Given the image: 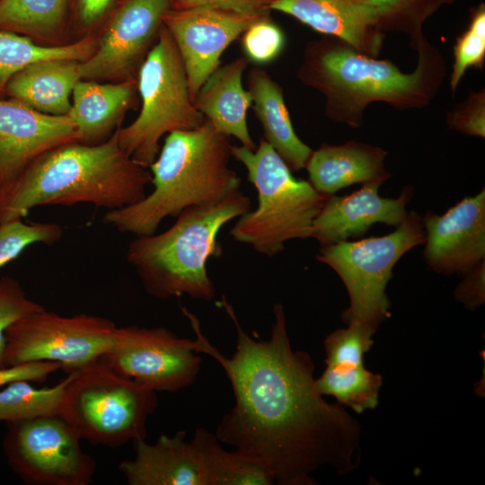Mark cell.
Instances as JSON below:
<instances>
[{"instance_id": "6da1fadb", "label": "cell", "mask_w": 485, "mask_h": 485, "mask_svg": "<svg viewBox=\"0 0 485 485\" xmlns=\"http://www.w3.org/2000/svg\"><path fill=\"white\" fill-rule=\"evenodd\" d=\"M217 304L235 327L231 357L208 341L191 312L181 311L196 336L194 350L216 359L232 385L234 405L216 429L219 442L260 460L280 485L316 484L312 474L324 466L340 475L357 468L360 425L318 392L310 355L291 347L283 305L273 307L270 338L258 340L241 327L225 296Z\"/></svg>"}, {"instance_id": "7a4b0ae2", "label": "cell", "mask_w": 485, "mask_h": 485, "mask_svg": "<svg viewBox=\"0 0 485 485\" xmlns=\"http://www.w3.org/2000/svg\"><path fill=\"white\" fill-rule=\"evenodd\" d=\"M411 48L418 53L417 65L404 73L391 60L325 36L307 43L297 77L323 95L329 119L357 128L371 103L405 110L425 108L436 97L446 75L444 56L425 35Z\"/></svg>"}, {"instance_id": "3957f363", "label": "cell", "mask_w": 485, "mask_h": 485, "mask_svg": "<svg viewBox=\"0 0 485 485\" xmlns=\"http://www.w3.org/2000/svg\"><path fill=\"white\" fill-rule=\"evenodd\" d=\"M118 129L103 143L67 142L37 156L0 188V223L43 205L91 203L112 210L142 200L152 174L120 147Z\"/></svg>"}, {"instance_id": "277c9868", "label": "cell", "mask_w": 485, "mask_h": 485, "mask_svg": "<svg viewBox=\"0 0 485 485\" xmlns=\"http://www.w3.org/2000/svg\"><path fill=\"white\" fill-rule=\"evenodd\" d=\"M230 146L207 119L169 133L149 166L154 190L133 205L108 211L103 222L123 233L150 235L164 218L241 190L242 180L229 166Z\"/></svg>"}, {"instance_id": "5b68a950", "label": "cell", "mask_w": 485, "mask_h": 485, "mask_svg": "<svg viewBox=\"0 0 485 485\" xmlns=\"http://www.w3.org/2000/svg\"><path fill=\"white\" fill-rule=\"evenodd\" d=\"M251 209V200L241 190L205 205L189 207L160 234L136 236L126 258L146 292L159 299L187 295L210 301L215 287L207 262L222 255L217 236L223 226Z\"/></svg>"}, {"instance_id": "8992f818", "label": "cell", "mask_w": 485, "mask_h": 485, "mask_svg": "<svg viewBox=\"0 0 485 485\" xmlns=\"http://www.w3.org/2000/svg\"><path fill=\"white\" fill-rule=\"evenodd\" d=\"M230 153L245 167L258 194L257 207L237 218L231 237L269 258L291 240L310 238L329 196L317 191L309 181L296 179L263 137L254 150L231 144Z\"/></svg>"}, {"instance_id": "52a82bcc", "label": "cell", "mask_w": 485, "mask_h": 485, "mask_svg": "<svg viewBox=\"0 0 485 485\" xmlns=\"http://www.w3.org/2000/svg\"><path fill=\"white\" fill-rule=\"evenodd\" d=\"M137 85L140 112L131 124L118 129V141L127 154L147 168L165 134L196 128L206 119L193 104L184 65L163 24L138 69Z\"/></svg>"}, {"instance_id": "ba28073f", "label": "cell", "mask_w": 485, "mask_h": 485, "mask_svg": "<svg viewBox=\"0 0 485 485\" xmlns=\"http://www.w3.org/2000/svg\"><path fill=\"white\" fill-rule=\"evenodd\" d=\"M72 374L59 415L81 439L118 447L146 438L155 391L117 374L102 357Z\"/></svg>"}, {"instance_id": "9c48e42d", "label": "cell", "mask_w": 485, "mask_h": 485, "mask_svg": "<svg viewBox=\"0 0 485 485\" xmlns=\"http://www.w3.org/2000/svg\"><path fill=\"white\" fill-rule=\"evenodd\" d=\"M424 242L421 217L410 211L386 235L322 246L316 259L338 274L348 293L349 306L342 313L345 323H363L378 329L391 314L385 290L394 266L405 253Z\"/></svg>"}, {"instance_id": "30bf717a", "label": "cell", "mask_w": 485, "mask_h": 485, "mask_svg": "<svg viewBox=\"0 0 485 485\" xmlns=\"http://www.w3.org/2000/svg\"><path fill=\"white\" fill-rule=\"evenodd\" d=\"M117 328L100 316H63L42 308L6 329L4 366L51 361L60 364L67 373L80 370L103 357Z\"/></svg>"}, {"instance_id": "8fae6325", "label": "cell", "mask_w": 485, "mask_h": 485, "mask_svg": "<svg viewBox=\"0 0 485 485\" xmlns=\"http://www.w3.org/2000/svg\"><path fill=\"white\" fill-rule=\"evenodd\" d=\"M81 437L60 415L8 423L3 446L10 468L33 485H88L94 459Z\"/></svg>"}, {"instance_id": "7c38bea8", "label": "cell", "mask_w": 485, "mask_h": 485, "mask_svg": "<svg viewBox=\"0 0 485 485\" xmlns=\"http://www.w3.org/2000/svg\"><path fill=\"white\" fill-rule=\"evenodd\" d=\"M117 374L155 392H177L196 380L201 358L193 340L179 338L163 327L117 328L102 357Z\"/></svg>"}, {"instance_id": "4fadbf2b", "label": "cell", "mask_w": 485, "mask_h": 485, "mask_svg": "<svg viewBox=\"0 0 485 485\" xmlns=\"http://www.w3.org/2000/svg\"><path fill=\"white\" fill-rule=\"evenodd\" d=\"M171 1L124 0L98 37L93 54L81 62L82 79L121 82L137 78Z\"/></svg>"}, {"instance_id": "5bb4252c", "label": "cell", "mask_w": 485, "mask_h": 485, "mask_svg": "<svg viewBox=\"0 0 485 485\" xmlns=\"http://www.w3.org/2000/svg\"><path fill=\"white\" fill-rule=\"evenodd\" d=\"M257 20L209 6L169 8L165 12L163 24L181 57L192 100L207 77L220 66L226 48Z\"/></svg>"}, {"instance_id": "9a60e30c", "label": "cell", "mask_w": 485, "mask_h": 485, "mask_svg": "<svg viewBox=\"0 0 485 485\" xmlns=\"http://www.w3.org/2000/svg\"><path fill=\"white\" fill-rule=\"evenodd\" d=\"M424 260L438 274L464 275L485 260V190L466 197L442 215L427 212Z\"/></svg>"}, {"instance_id": "2e32d148", "label": "cell", "mask_w": 485, "mask_h": 485, "mask_svg": "<svg viewBox=\"0 0 485 485\" xmlns=\"http://www.w3.org/2000/svg\"><path fill=\"white\" fill-rule=\"evenodd\" d=\"M72 141H77V133L68 116L43 114L0 98V188L42 153Z\"/></svg>"}, {"instance_id": "e0dca14e", "label": "cell", "mask_w": 485, "mask_h": 485, "mask_svg": "<svg viewBox=\"0 0 485 485\" xmlns=\"http://www.w3.org/2000/svg\"><path fill=\"white\" fill-rule=\"evenodd\" d=\"M383 181L364 184L348 196L331 195L316 216L311 237L322 246L363 235L371 225L398 226L405 219L413 187L405 186L396 198L379 196Z\"/></svg>"}, {"instance_id": "ac0fdd59", "label": "cell", "mask_w": 485, "mask_h": 485, "mask_svg": "<svg viewBox=\"0 0 485 485\" xmlns=\"http://www.w3.org/2000/svg\"><path fill=\"white\" fill-rule=\"evenodd\" d=\"M269 8L370 57H377L382 50L384 33L367 0H271Z\"/></svg>"}, {"instance_id": "d6986e66", "label": "cell", "mask_w": 485, "mask_h": 485, "mask_svg": "<svg viewBox=\"0 0 485 485\" xmlns=\"http://www.w3.org/2000/svg\"><path fill=\"white\" fill-rule=\"evenodd\" d=\"M186 432L161 434L154 444L133 441L135 457L119 465L129 485H207L205 470Z\"/></svg>"}, {"instance_id": "ffe728a7", "label": "cell", "mask_w": 485, "mask_h": 485, "mask_svg": "<svg viewBox=\"0 0 485 485\" xmlns=\"http://www.w3.org/2000/svg\"><path fill=\"white\" fill-rule=\"evenodd\" d=\"M137 78L101 84L81 79L75 84L67 114L73 121L77 141L98 145L120 128L128 110L137 105Z\"/></svg>"}, {"instance_id": "44dd1931", "label": "cell", "mask_w": 485, "mask_h": 485, "mask_svg": "<svg viewBox=\"0 0 485 485\" xmlns=\"http://www.w3.org/2000/svg\"><path fill=\"white\" fill-rule=\"evenodd\" d=\"M386 155L380 146L354 140L341 145L323 143L313 150L305 169L313 188L331 196L352 184L387 181Z\"/></svg>"}, {"instance_id": "7402d4cb", "label": "cell", "mask_w": 485, "mask_h": 485, "mask_svg": "<svg viewBox=\"0 0 485 485\" xmlns=\"http://www.w3.org/2000/svg\"><path fill=\"white\" fill-rule=\"evenodd\" d=\"M248 64L243 56L218 66L204 82L193 104L217 131L254 150L257 146L247 125V111L252 100L242 81Z\"/></svg>"}, {"instance_id": "603a6c76", "label": "cell", "mask_w": 485, "mask_h": 485, "mask_svg": "<svg viewBox=\"0 0 485 485\" xmlns=\"http://www.w3.org/2000/svg\"><path fill=\"white\" fill-rule=\"evenodd\" d=\"M80 64L59 58L33 62L11 77L5 97L43 114L67 116L73 90L82 79Z\"/></svg>"}, {"instance_id": "cb8c5ba5", "label": "cell", "mask_w": 485, "mask_h": 485, "mask_svg": "<svg viewBox=\"0 0 485 485\" xmlns=\"http://www.w3.org/2000/svg\"><path fill=\"white\" fill-rule=\"evenodd\" d=\"M247 87L253 112L263 129V138L292 172L304 169L313 149L296 135L280 84L265 70L252 67L247 75Z\"/></svg>"}, {"instance_id": "d4e9b609", "label": "cell", "mask_w": 485, "mask_h": 485, "mask_svg": "<svg viewBox=\"0 0 485 485\" xmlns=\"http://www.w3.org/2000/svg\"><path fill=\"white\" fill-rule=\"evenodd\" d=\"M203 464L207 485H270L274 478L260 460L239 450L226 451L216 434L197 428L190 441Z\"/></svg>"}, {"instance_id": "484cf974", "label": "cell", "mask_w": 485, "mask_h": 485, "mask_svg": "<svg viewBox=\"0 0 485 485\" xmlns=\"http://www.w3.org/2000/svg\"><path fill=\"white\" fill-rule=\"evenodd\" d=\"M98 38L89 34L62 45H41L31 39L0 31V98L5 97L11 77L26 66L43 59H74L84 61L96 49Z\"/></svg>"}, {"instance_id": "4316f807", "label": "cell", "mask_w": 485, "mask_h": 485, "mask_svg": "<svg viewBox=\"0 0 485 485\" xmlns=\"http://www.w3.org/2000/svg\"><path fill=\"white\" fill-rule=\"evenodd\" d=\"M68 0H0V31L59 42Z\"/></svg>"}, {"instance_id": "83f0119b", "label": "cell", "mask_w": 485, "mask_h": 485, "mask_svg": "<svg viewBox=\"0 0 485 485\" xmlns=\"http://www.w3.org/2000/svg\"><path fill=\"white\" fill-rule=\"evenodd\" d=\"M322 375L315 379L318 392L335 397L340 404L357 413L375 409L383 377L365 368L364 364L351 366L326 365Z\"/></svg>"}, {"instance_id": "f1b7e54d", "label": "cell", "mask_w": 485, "mask_h": 485, "mask_svg": "<svg viewBox=\"0 0 485 485\" xmlns=\"http://www.w3.org/2000/svg\"><path fill=\"white\" fill-rule=\"evenodd\" d=\"M72 372L52 387L36 388L16 381L0 391V422H19L46 415H59Z\"/></svg>"}, {"instance_id": "f546056e", "label": "cell", "mask_w": 485, "mask_h": 485, "mask_svg": "<svg viewBox=\"0 0 485 485\" xmlns=\"http://www.w3.org/2000/svg\"><path fill=\"white\" fill-rule=\"evenodd\" d=\"M382 32H400L410 38V48L423 36L425 22L455 0H367Z\"/></svg>"}, {"instance_id": "4dcf8cb0", "label": "cell", "mask_w": 485, "mask_h": 485, "mask_svg": "<svg viewBox=\"0 0 485 485\" xmlns=\"http://www.w3.org/2000/svg\"><path fill=\"white\" fill-rule=\"evenodd\" d=\"M454 63L449 78L452 96L454 95L467 69H482L485 62V4L481 3L471 12L468 27L456 39L453 47Z\"/></svg>"}, {"instance_id": "1f68e13d", "label": "cell", "mask_w": 485, "mask_h": 485, "mask_svg": "<svg viewBox=\"0 0 485 485\" xmlns=\"http://www.w3.org/2000/svg\"><path fill=\"white\" fill-rule=\"evenodd\" d=\"M63 234L60 225L51 223H24L14 218L0 223V268L16 259L29 245L53 244Z\"/></svg>"}, {"instance_id": "d6a6232c", "label": "cell", "mask_w": 485, "mask_h": 485, "mask_svg": "<svg viewBox=\"0 0 485 485\" xmlns=\"http://www.w3.org/2000/svg\"><path fill=\"white\" fill-rule=\"evenodd\" d=\"M376 330L367 324L350 323L338 329L324 340L326 365L351 366L363 364L364 355L374 345Z\"/></svg>"}, {"instance_id": "836d02e7", "label": "cell", "mask_w": 485, "mask_h": 485, "mask_svg": "<svg viewBox=\"0 0 485 485\" xmlns=\"http://www.w3.org/2000/svg\"><path fill=\"white\" fill-rule=\"evenodd\" d=\"M241 44L249 62L264 65L275 60L283 51L286 38L269 16L255 21L242 34Z\"/></svg>"}, {"instance_id": "e575fe53", "label": "cell", "mask_w": 485, "mask_h": 485, "mask_svg": "<svg viewBox=\"0 0 485 485\" xmlns=\"http://www.w3.org/2000/svg\"><path fill=\"white\" fill-rule=\"evenodd\" d=\"M44 308L28 298L20 283L11 278H0V367L4 366L5 331L16 320Z\"/></svg>"}, {"instance_id": "d590c367", "label": "cell", "mask_w": 485, "mask_h": 485, "mask_svg": "<svg viewBox=\"0 0 485 485\" xmlns=\"http://www.w3.org/2000/svg\"><path fill=\"white\" fill-rule=\"evenodd\" d=\"M449 129L463 135L485 137V90L470 91L467 97L446 115Z\"/></svg>"}, {"instance_id": "8d00e7d4", "label": "cell", "mask_w": 485, "mask_h": 485, "mask_svg": "<svg viewBox=\"0 0 485 485\" xmlns=\"http://www.w3.org/2000/svg\"><path fill=\"white\" fill-rule=\"evenodd\" d=\"M271 0H172V9L181 10L201 6L215 7L252 18L269 16Z\"/></svg>"}, {"instance_id": "74e56055", "label": "cell", "mask_w": 485, "mask_h": 485, "mask_svg": "<svg viewBox=\"0 0 485 485\" xmlns=\"http://www.w3.org/2000/svg\"><path fill=\"white\" fill-rule=\"evenodd\" d=\"M454 295L466 309L475 310L485 302V261L476 264L464 274L457 285Z\"/></svg>"}, {"instance_id": "f35d334b", "label": "cell", "mask_w": 485, "mask_h": 485, "mask_svg": "<svg viewBox=\"0 0 485 485\" xmlns=\"http://www.w3.org/2000/svg\"><path fill=\"white\" fill-rule=\"evenodd\" d=\"M61 369V365L51 361H32L0 367V387L16 381L44 382Z\"/></svg>"}, {"instance_id": "ab89813d", "label": "cell", "mask_w": 485, "mask_h": 485, "mask_svg": "<svg viewBox=\"0 0 485 485\" xmlns=\"http://www.w3.org/2000/svg\"><path fill=\"white\" fill-rule=\"evenodd\" d=\"M116 0H76L75 13L81 31H91L109 13Z\"/></svg>"}]
</instances>
